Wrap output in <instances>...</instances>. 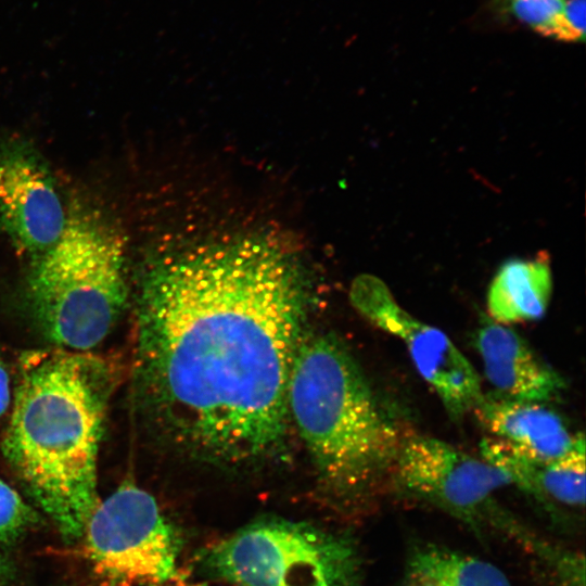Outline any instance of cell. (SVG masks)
Wrapping results in <instances>:
<instances>
[{"mask_svg": "<svg viewBox=\"0 0 586 586\" xmlns=\"http://www.w3.org/2000/svg\"><path fill=\"white\" fill-rule=\"evenodd\" d=\"M307 291L296 259L260 239L149 262L137 292L133 371L139 405L164 443L221 467L282 451Z\"/></svg>", "mask_w": 586, "mask_h": 586, "instance_id": "6da1fadb", "label": "cell"}, {"mask_svg": "<svg viewBox=\"0 0 586 586\" xmlns=\"http://www.w3.org/2000/svg\"><path fill=\"white\" fill-rule=\"evenodd\" d=\"M109 365L59 349L24 359L2 449L66 538L81 537L100 501L98 455L113 386Z\"/></svg>", "mask_w": 586, "mask_h": 586, "instance_id": "7a4b0ae2", "label": "cell"}, {"mask_svg": "<svg viewBox=\"0 0 586 586\" xmlns=\"http://www.w3.org/2000/svg\"><path fill=\"white\" fill-rule=\"evenodd\" d=\"M288 410L317 483L334 504L360 509L386 488L404 436L333 334L303 339L289 381Z\"/></svg>", "mask_w": 586, "mask_h": 586, "instance_id": "3957f363", "label": "cell"}, {"mask_svg": "<svg viewBox=\"0 0 586 586\" xmlns=\"http://www.w3.org/2000/svg\"><path fill=\"white\" fill-rule=\"evenodd\" d=\"M125 256L124 239L99 214L68 213L28 281V300L50 341L88 352L107 336L128 301Z\"/></svg>", "mask_w": 586, "mask_h": 586, "instance_id": "277c9868", "label": "cell"}, {"mask_svg": "<svg viewBox=\"0 0 586 586\" xmlns=\"http://www.w3.org/2000/svg\"><path fill=\"white\" fill-rule=\"evenodd\" d=\"M205 572L234 586H365L356 543L279 517L257 519L207 549Z\"/></svg>", "mask_w": 586, "mask_h": 586, "instance_id": "5b68a950", "label": "cell"}, {"mask_svg": "<svg viewBox=\"0 0 586 586\" xmlns=\"http://www.w3.org/2000/svg\"><path fill=\"white\" fill-rule=\"evenodd\" d=\"M511 482L486 460L438 438L404 437L387 488L456 518L476 532L493 530L518 540L525 525L502 508L496 492Z\"/></svg>", "mask_w": 586, "mask_h": 586, "instance_id": "8992f818", "label": "cell"}, {"mask_svg": "<svg viewBox=\"0 0 586 586\" xmlns=\"http://www.w3.org/2000/svg\"><path fill=\"white\" fill-rule=\"evenodd\" d=\"M81 537L94 573L112 585L158 586L177 574L178 535L155 498L136 484L100 499Z\"/></svg>", "mask_w": 586, "mask_h": 586, "instance_id": "52a82bcc", "label": "cell"}, {"mask_svg": "<svg viewBox=\"0 0 586 586\" xmlns=\"http://www.w3.org/2000/svg\"><path fill=\"white\" fill-rule=\"evenodd\" d=\"M349 301L361 317L404 343L417 371L454 420L473 410L484 395L480 377L445 332L409 314L372 275L353 281Z\"/></svg>", "mask_w": 586, "mask_h": 586, "instance_id": "ba28073f", "label": "cell"}, {"mask_svg": "<svg viewBox=\"0 0 586 586\" xmlns=\"http://www.w3.org/2000/svg\"><path fill=\"white\" fill-rule=\"evenodd\" d=\"M52 177L28 145L0 143V227L24 253L41 255L67 221Z\"/></svg>", "mask_w": 586, "mask_h": 586, "instance_id": "9c48e42d", "label": "cell"}, {"mask_svg": "<svg viewBox=\"0 0 586 586\" xmlns=\"http://www.w3.org/2000/svg\"><path fill=\"white\" fill-rule=\"evenodd\" d=\"M475 347L487 381L501 397L546 403L565 388L562 377L508 326L487 322L476 333Z\"/></svg>", "mask_w": 586, "mask_h": 586, "instance_id": "30bf717a", "label": "cell"}, {"mask_svg": "<svg viewBox=\"0 0 586 586\" xmlns=\"http://www.w3.org/2000/svg\"><path fill=\"white\" fill-rule=\"evenodd\" d=\"M481 456L507 474L511 484L552 507L583 509L585 506V438L564 456L539 461L524 456L496 437L483 438Z\"/></svg>", "mask_w": 586, "mask_h": 586, "instance_id": "8fae6325", "label": "cell"}, {"mask_svg": "<svg viewBox=\"0 0 586 586\" xmlns=\"http://www.w3.org/2000/svg\"><path fill=\"white\" fill-rule=\"evenodd\" d=\"M473 410L493 437L539 461L564 456L583 435L572 434L561 416L544 403L483 395Z\"/></svg>", "mask_w": 586, "mask_h": 586, "instance_id": "7c38bea8", "label": "cell"}, {"mask_svg": "<svg viewBox=\"0 0 586 586\" xmlns=\"http://www.w3.org/2000/svg\"><path fill=\"white\" fill-rule=\"evenodd\" d=\"M551 293L550 263L544 252L533 259H510L489 285L487 311L504 326L538 320L547 311Z\"/></svg>", "mask_w": 586, "mask_h": 586, "instance_id": "4fadbf2b", "label": "cell"}, {"mask_svg": "<svg viewBox=\"0 0 586 586\" xmlns=\"http://www.w3.org/2000/svg\"><path fill=\"white\" fill-rule=\"evenodd\" d=\"M399 586H511L495 564L446 546L422 544L408 553Z\"/></svg>", "mask_w": 586, "mask_h": 586, "instance_id": "5bb4252c", "label": "cell"}, {"mask_svg": "<svg viewBox=\"0 0 586 586\" xmlns=\"http://www.w3.org/2000/svg\"><path fill=\"white\" fill-rule=\"evenodd\" d=\"M508 11L536 33L555 39L566 0H502Z\"/></svg>", "mask_w": 586, "mask_h": 586, "instance_id": "9a60e30c", "label": "cell"}, {"mask_svg": "<svg viewBox=\"0 0 586 586\" xmlns=\"http://www.w3.org/2000/svg\"><path fill=\"white\" fill-rule=\"evenodd\" d=\"M36 522L37 514L33 508L0 479V543L17 540Z\"/></svg>", "mask_w": 586, "mask_h": 586, "instance_id": "2e32d148", "label": "cell"}, {"mask_svg": "<svg viewBox=\"0 0 586 586\" xmlns=\"http://www.w3.org/2000/svg\"><path fill=\"white\" fill-rule=\"evenodd\" d=\"M585 0H566L555 39L579 42L585 39Z\"/></svg>", "mask_w": 586, "mask_h": 586, "instance_id": "e0dca14e", "label": "cell"}, {"mask_svg": "<svg viewBox=\"0 0 586 586\" xmlns=\"http://www.w3.org/2000/svg\"><path fill=\"white\" fill-rule=\"evenodd\" d=\"M11 405L10 377L0 355V419Z\"/></svg>", "mask_w": 586, "mask_h": 586, "instance_id": "ac0fdd59", "label": "cell"}]
</instances>
